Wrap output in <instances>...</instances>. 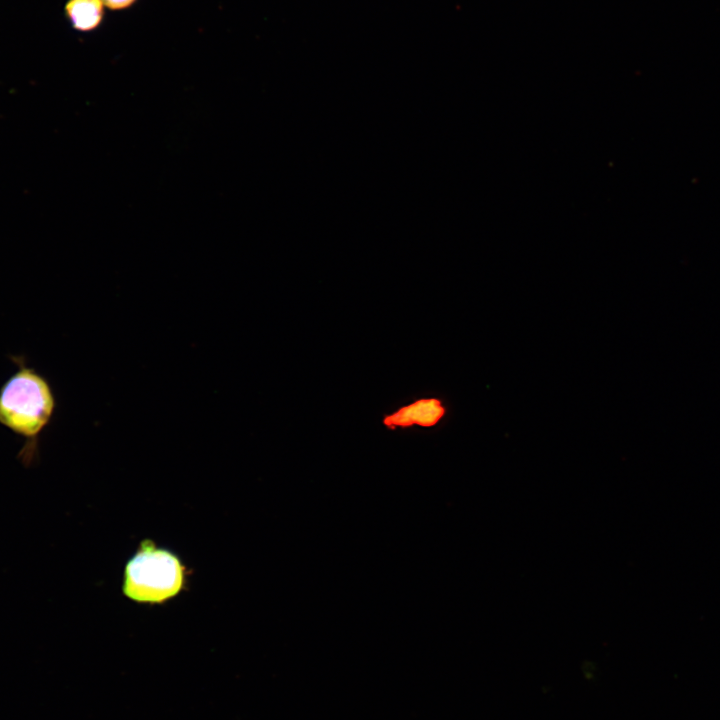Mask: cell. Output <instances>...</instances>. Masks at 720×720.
<instances>
[{
  "mask_svg": "<svg viewBox=\"0 0 720 720\" xmlns=\"http://www.w3.org/2000/svg\"><path fill=\"white\" fill-rule=\"evenodd\" d=\"M17 370L0 388V424L24 440L17 458L29 467L39 458V438L56 410L49 381L24 357H11Z\"/></svg>",
  "mask_w": 720,
  "mask_h": 720,
  "instance_id": "6da1fadb",
  "label": "cell"
},
{
  "mask_svg": "<svg viewBox=\"0 0 720 720\" xmlns=\"http://www.w3.org/2000/svg\"><path fill=\"white\" fill-rule=\"evenodd\" d=\"M184 570L174 553L144 541L125 566L123 592L139 603H162L183 589Z\"/></svg>",
  "mask_w": 720,
  "mask_h": 720,
  "instance_id": "7a4b0ae2",
  "label": "cell"
},
{
  "mask_svg": "<svg viewBox=\"0 0 720 720\" xmlns=\"http://www.w3.org/2000/svg\"><path fill=\"white\" fill-rule=\"evenodd\" d=\"M446 415L443 402L434 397L421 398L400 407L383 418V424L389 429L407 428L414 425L432 427Z\"/></svg>",
  "mask_w": 720,
  "mask_h": 720,
  "instance_id": "3957f363",
  "label": "cell"
},
{
  "mask_svg": "<svg viewBox=\"0 0 720 720\" xmlns=\"http://www.w3.org/2000/svg\"><path fill=\"white\" fill-rule=\"evenodd\" d=\"M104 5L100 0H68L65 14L75 30L87 32L102 22Z\"/></svg>",
  "mask_w": 720,
  "mask_h": 720,
  "instance_id": "277c9868",
  "label": "cell"
},
{
  "mask_svg": "<svg viewBox=\"0 0 720 720\" xmlns=\"http://www.w3.org/2000/svg\"><path fill=\"white\" fill-rule=\"evenodd\" d=\"M102 4L112 10H121L130 7L136 0H100Z\"/></svg>",
  "mask_w": 720,
  "mask_h": 720,
  "instance_id": "5b68a950",
  "label": "cell"
}]
</instances>
